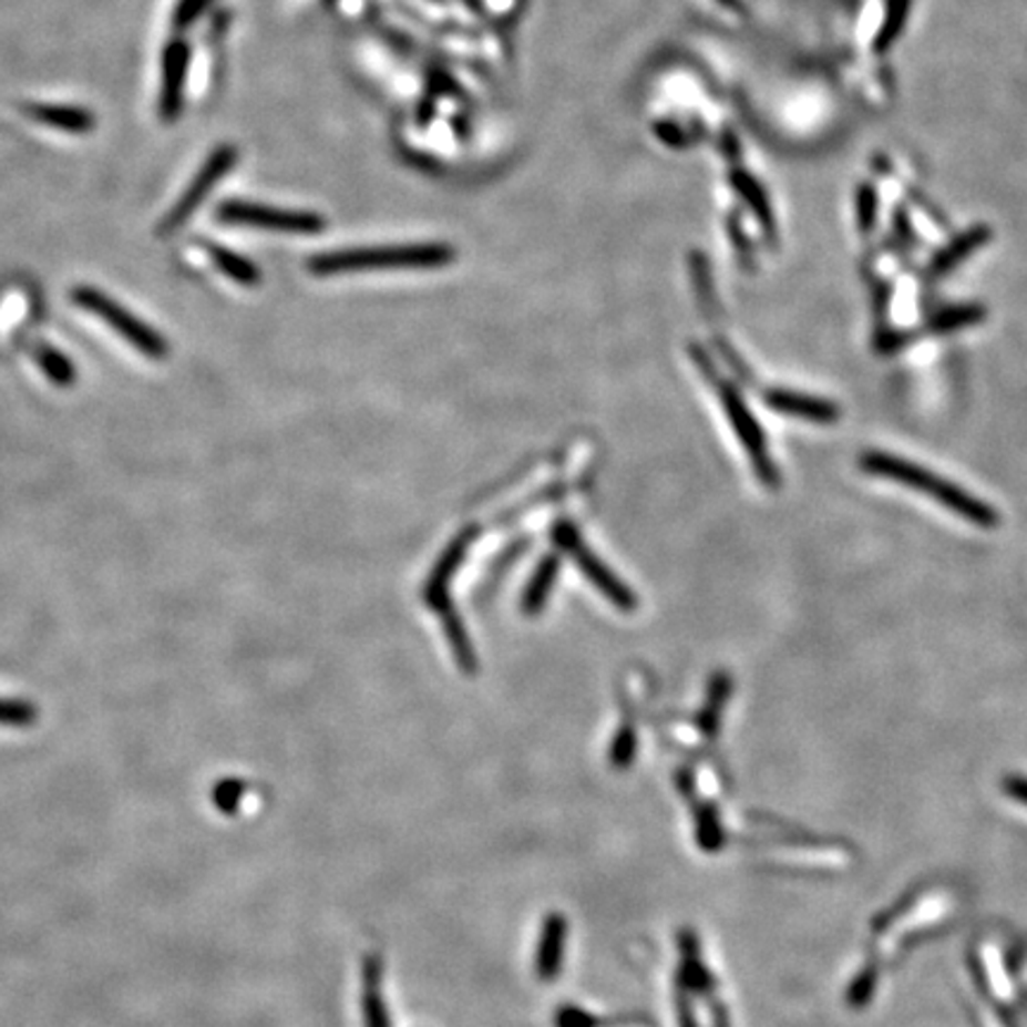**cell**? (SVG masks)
Segmentation results:
<instances>
[{"label": "cell", "instance_id": "15", "mask_svg": "<svg viewBox=\"0 0 1027 1027\" xmlns=\"http://www.w3.org/2000/svg\"><path fill=\"white\" fill-rule=\"evenodd\" d=\"M205 253L212 257V263H215V267L224 276H228V279L240 284V286L253 288V286L259 284V279H263V274H259L255 263H250L248 257H243V255H238L234 250L219 246V243H207Z\"/></svg>", "mask_w": 1027, "mask_h": 1027}, {"label": "cell", "instance_id": "28", "mask_svg": "<svg viewBox=\"0 0 1027 1027\" xmlns=\"http://www.w3.org/2000/svg\"><path fill=\"white\" fill-rule=\"evenodd\" d=\"M676 1016H678L680 1027H699L697 1018H695V1010H692L690 999H688V992H685L682 987H676Z\"/></svg>", "mask_w": 1027, "mask_h": 1027}, {"label": "cell", "instance_id": "2", "mask_svg": "<svg viewBox=\"0 0 1027 1027\" xmlns=\"http://www.w3.org/2000/svg\"><path fill=\"white\" fill-rule=\"evenodd\" d=\"M454 259L448 243H410V246L355 248L315 255L307 269L315 276H336L355 271H390V269H438Z\"/></svg>", "mask_w": 1027, "mask_h": 1027}, {"label": "cell", "instance_id": "24", "mask_svg": "<svg viewBox=\"0 0 1027 1027\" xmlns=\"http://www.w3.org/2000/svg\"><path fill=\"white\" fill-rule=\"evenodd\" d=\"M215 3V0H176V6H174V12H172V27L174 31H178V34H182V31L191 29L195 22H198L205 10Z\"/></svg>", "mask_w": 1027, "mask_h": 1027}, {"label": "cell", "instance_id": "4", "mask_svg": "<svg viewBox=\"0 0 1027 1027\" xmlns=\"http://www.w3.org/2000/svg\"><path fill=\"white\" fill-rule=\"evenodd\" d=\"M72 300L76 307L101 317L110 329L117 331L129 346H134L141 355L151 357V360H162V357L170 355V342L165 336L155 331L153 326H148L143 319H138L134 312H129L122 302L105 296V292L91 286H76L72 290Z\"/></svg>", "mask_w": 1027, "mask_h": 1027}, {"label": "cell", "instance_id": "23", "mask_svg": "<svg viewBox=\"0 0 1027 1027\" xmlns=\"http://www.w3.org/2000/svg\"><path fill=\"white\" fill-rule=\"evenodd\" d=\"M635 749H638V738H635V730L630 726H624L622 730L616 732L612 752H609V761H612V766L616 771L628 769V766L633 763Z\"/></svg>", "mask_w": 1027, "mask_h": 1027}, {"label": "cell", "instance_id": "8", "mask_svg": "<svg viewBox=\"0 0 1027 1027\" xmlns=\"http://www.w3.org/2000/svg\"><path fill=\"white\" fill-rule=\"evenodd\" d=\"M191 68V45L186 39H172L162 51V81H160V120L174 124L184 110L186 76Z\"/></svg>", "mask_w": 1027, "mask_h": 1027}, {"label": "cell", "instance_id": "14", "mask_svg": "<svg viewBox=\"0 0 1027 1027\" xmlns=\"http://www.w3.org/2000/svg\"><path fill=\"white\" fill-rule=\"evenodd\" d=\"M362 1016L364 1027H390L383 999V961L379 954H367L362 966Z\"/></svg>", "mask_w": 1027, "mask_h": 1027}, {"label": "cell", "instance_id": "25", "mask_svg": "<svg viewBox=\"0 0 1027 1027\" xmlns=\"http://www.w3.org/2000/svg\"><path fill=\"white\" fill-rule=\"evenodd\" d=\"M557 1027H607L609 1020H599L588 1010H581L578 1006H564L557 1014Z\"/></svg>", "mask_w": 1027, "mask_h": 1027}, {"label": "cell", "instance_id": "6", "mask_svg": "<svg viewBox=\"0 0 1027 1027\" xmlns=\"http://www.w3.org/2000/svg\"><path fill=\"white\" fill-rule=\"evenodd\" d=\"M236 162H238V148L236 145H217L215 151L209 153V157L203 162V167L198 170V174L193 176V182L186 186V191L178 195V201L172 205V209L167 212V217L160 222V236H170V234H176L178 228H182L195 212H198V207L205 203L207 195L212 193V188H215L222 178L232 172L236 167Z\"/></svg>", "mask_w": 1027, "mask_h": 1027}, {"label": "cell", "instance_id": "11", "mask_svg": "<svg viewBox=\"0 0 1027 1027\" xmlns=\"http://www.w3.org/2000/svg\"><path fill=\"white\" fill-rule=\"evenodd\" d=\"M678 949H680V968H678V987L685 992H697L702 997H711V992L716 987L713 975L709 973L707 964L702 961V952H699V939L690 931H680L678 933Z\"/></svg>", "mask_w": 1027, "mask_h": 1027}, {"label": "cell", "instance_id": "27", "mask_svg": "<svg viewBox=\"0 0 1027 1027\" xmlns=\"http://www.w3.org/2000/svg\"><path fill=\"white\" fill-rule=\"evenodd\" d=\"M875 980H877V973H875L873 968L863 970V973L856 977V983L852 985V989H850V1002H852L854 1006L866 1004L869 997H871L873 987H875Z\"/></svg>", "mask_w": 1027, "mask_h": 1027}, {"label": "cell", "instance_id": "7", "mask_svg": "<svg viewBox=\"0 0 1027 1027\" xmlns=\"http://www.w3.org/2000/svg\"><path fill=\"white\" fill-rule=\"evenodd\" d=\"M554 541H557V545L564 552L574 554V559L578 562L583 574L588 576L595 583V588L605 597H609L618 609L633 612L635 607H638V599H635L630 588H626V585L618 581L588 547H585L583 537H581V533H578V528L574 524H568V521H562V524H557V528H554Z\"/></svg>", "mask_w": 1027, "mask_h": 1027}, {"label": "cell", "instance_id": "19", "mask_svg": "<svg viewBox=\"0 0 1027 1027\" xmlns=\"http://www.w3.org/2000/svg\"><path fill=\"white\" fill-rule=\"evenodd\" d=\"M37 362L45 377L58 388H70L76 381V367L72 364L70 357L51 346H45V342L37 350Z\"/></svg>", "mask_w": 1027, "mask_h": 1027}, {"label": "cell", "instance_id": "10", "mask_svg": "<svg viewBox=\"0 0 1027 1027\" xmlns=\"http://www.w3.org/2000/svg\"><path fill=\"white\" fill-rule=\"evenodd\" d=\"M766 404L780 414L807 419L813 423H835L840 419L838 404L823 398L794 393V390H769V393H766Z\"/></svg>", "mask_w": 1027, "mask_h": 1027}, {"label": "cell", "instance_id": "17", "mask_svg": "<svg viewBox=\"0 0 1027 1027\" xmlns=\"http://www.w3.org/2000/svg\"><path fill=\"white\" fill-rule=\"evenodd\" d=\"M440 616H443L445 635H448V640H450V645H452V651H454L456 661H460V666L464 668L466 674H476L479 661H476V655H474V647H471V643H469V635H466V630H464V624H462L460 614H456V612L450 607V609H445Z\"/></svg>", "mask_w": 1027, "mask_h": 1027}, {"label": "cell", "instance_id": "29", "mask_svg": "<svg viewBox=\"0 0 1027 1027\" xmlns=\"http://www.w3.org/2000/svg\"><path fill=\"white\" fill-rule=\"evenodd\" d=\"M875 342H877V346H875V348H877V352H883V355H892V352H900V350L906 346V342H908V338H906L904 333L890 331V333H883V336H880Z\"/></svg>", "mask_w": 1027, "mask_h": 1027}, {"label": "cell", "instance_id": "20", "mask_svg": "<svg viewBox=\"0 0 1027 1027\" xmlns=\"http://www.w3.org/2000/svg\"><path fill=\"white\" fill-rule=\"evenodd\" d=\"M39 709L29 699L0 697V726L6 728H31L39 719Z\"/></svg>", "mask_w": 1027, "mask_h": 1027}, {"label": "cell", "instance_id": "5", "mask_svg": "<svg viewBox=\"0 0 1027 1027\" xmlns=\"http://www.w3.org/2000/svg\"><path fill=\"white\" fill-rule=\"evenodd\" d=\"M217 219L224 224H240L263 228V232L276 234H296V236H315L321 234L326 222L315 212L281 209L250 201H224L217 205Z\"/></svg>", "mask_w": 1027, "mask_h": 1027}, {"label": "cell", "instance_id": "12", "mask_svg": "<svg viewBox=\"0 0 1027 1027\" xmlns=\"http://www.w3.org/2000/svg\"><path fill=\"white\" fill-rule=\"evenodd\" d=\"M471 537H474V531H464L448 547V552L443 554V557H440L438 566L433 568V574H431V578L427 583V602L433 607L435 614H443L445 609L452 607L450 605V595H448V585H450V578L454 576L456 566H460L462 559H464Z\"/></svg>", "mask_w": 1027, "mask_h": 1027}, {"label": "cell", "instance_id": "18", "mask_svg": "<svg viewBox=\"0 0 1027 1027\" xmlns=\"http://www.w3.org/2000/svg\"><path fill=\"white\" fill-rule=\"evenodd\" d=\"M730 690H732V682H730L728 674L713 676L709 695H707V705H705L702 713H699V721H697L699 728H702V732H707V736H713L716 728H719L721 713L726 709Z\"/></svg>", "mask_w": 1027, "mask_h": 1027}, {"label": "cell", "instance_id": "31", "mask_svg": "<svg viewBox=\"0 0 1027 1027\" xmlns=\"http://www.w3.org/2000/svg\"><path fill=\"white\" fill-rule=\"evenodd\" d=\"M719 3H723V6H736V0H719Z\"/></svg>", "mask_w": 1027, "mask_h": 1027}, {"label": "cell", "instance_id": "26", "mask_svg": "<svg viewBox=\"0 0 1027 1027\" xmlns=\"http://www.w3.org/2000/svg\"><path fill=\"white\" fill-rule=\"evenodd\" d=\"M243 790H246V785H243V782L236 780V778L219 782L217 790H215V802H217V807H219L222 811H226V813L236 811V807H238V802H240Z\"/></svg>", "mask_w": 1027, "mask_h": 1027}, {"label": "cell", "instance_id": "30", "mask_svg": "<svg viewBox=\"0 0 1027 1027\" xmlns=\"http://www.w3.org/2000/svg\"><path fill=\"white\" fill-rule=\"evenodd\" d=\"M1004 790L1014 799H1018V802L1027 804V778H1023V776L1006 778L1004 780Z\"/></svg>", "mask_w": 1027, "mask_h": 1027}, {"label": "cell", "instance_id": "13", "mask_svg": "<svg viewBox=\"0 0 1027 1027\" xmlns=\"http://www.w3.org/2000/svg\"><path fill=\"white\" fill-rule=\"evenodd\" d=\"M24 114L39 124L62 129L70 134H89L97 126L95 114L79 105H58V103H29Z\"/></svg>", "mask_w": 1027, "mask_h": 1027}, {"label": "cell", "instance_id": "3", "mask_svg": "<svg viewBox=\"0 0 1027 1027\" xmlns=\"http://www.w3.org/2000/svg\"><path fill=\"white\" fill-rule=\"evenodd\" d=\"M690 352H692L695 364L707 373V377L711 379V383L716 386V390H719L721 402H723L726 412H728V419H730V423H732V429H736V433H738V438H740V443L747 448L749 460H752V464H754V471H757L759 481L766 483V485L776 487V485L780 483L778 469H776V464L771 462V456H769V448H766L763 431L759 429V423H757V419L752 417V412H749V407L744 404L742 396L738 393L736 386H730L728 381H721V379H719V373L713 371V367H711V362H709V357H707L702 350H699L697 346H692Z\"/></svg>", "mask_w": 1027, "mask_h": 1027}, {"label": "cell", "instance_id": "22", "mask_svg": "<svg viewBox=\"0 0 1027 1027\" xmlns=\"http://www.w3.org/2000/svg\"><path fill=\"white\" fill-rule=\"evenodd\" d=\"M697 842L702 850L716 852L723 842V830L719 813H716L713 807L705 804L702 809H697Z\"/></svg>", "mask_w": 1027, "mask_h": 1027}, {"label": "cell", "instance_id": "1", "mask_svg": "<svg viewBox=\"0 0 1027 1027\" xmlns=\"http://www.w3.org/2000/svg\"><path fill=\"white\" fill-rule=\"evenodd\" d=\"M861 469L869 471V474L873 476L890 479L894 483L913 487V491L925 493L927 497L937 500L942 507L956 512L961 518L970 521V524L975 526H980V528L999 526L997 510H992L989 504L973 497L956 483L944 481L942 476L933 474V471H927L918 464H911L902 460V456L885 454V452H866L861 456Z\"/></svg>", "mask_w": 1027, "mask_h": 1027}, {"label": "cell", "instance_id": "21", "mask_svg": "<svg viewBox=\"0 0 1027 1027\" xmlns=\"http://www.w3.org/2000/svg\"><path fill=\"white\" fill-rule=\"evenodd\" d=\"M985 317L980 307H954V309H944L933 321H931V331L933 333H949L958 331L964 326H975Z\"/></svg>", "mask_w": 1027, "mask_h": 1027}, {"label": "cell", "instance_id": "16", "mask_svg": "<svg viewBox=\"0 0 1027 1027\" xmlns=\"http://www.w3.org/2000/svg\"><path fill=\"white\" fill-rule=\"evenodd\" d=\"M557 571H559V557H552V554L541 562V566H537L526 588V595H524V612L528 616L543 609L545 599L552 590V583L554 578H557Z\"/></svg>", "mask_w": 1027, "mask_h": 1027}, {"label": "cell", "instance_id": "9", "mask_svg": "<svg viewBox=\"0 0 1027 1027\" xmlns=\"http://www.w3.org/2000/svg\"><path fill=\"white\" fill-rule=\"evenodd\" d=\"M568 923L562 913H550L543 923L541 939H537V954H535V975L541 983H554L562 973L564 964V947H566Z\"/></svg>", "mask_w": 1027, "mask_h": 1027}]
</instances>
